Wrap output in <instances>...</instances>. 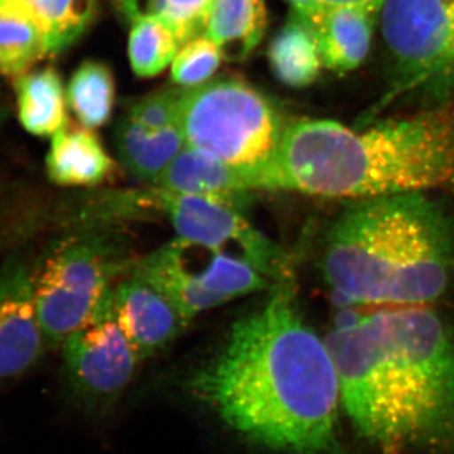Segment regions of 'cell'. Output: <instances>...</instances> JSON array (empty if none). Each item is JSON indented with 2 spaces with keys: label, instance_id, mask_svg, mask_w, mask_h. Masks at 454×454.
<instances>
[{
  "label": "cell",
  "instance_id": "cell-1",
  "mask_svg": "<svg viewBox=\"0 0 454 454\" xmlns=\"http://www.w3.org/2000/svg\"><path fill=\"white\" fill-rule=\"evenodd\" d=\"M187 385L254 444L280 454H345L336 366L325 340L304 322L293 282L236 321Z\"/></svg>",
  "mask_w": 454,
  "mask_h": 454
},
{
  "label": "cell",
  "instance_id": "cell-2",
  "mask_svg": "<svg viewBox=\"0 0 454 454\" xmlns=\"http://www.w3.org/2000/svg\"><path fill=\"white\" fill-rule=\"evenodd\" d=\"M325 345L361 434L385 448L454 450V325L428 306L340 317Z\"/></svg>",
  "mask_w": 454,
  "mask_h": 454
},
{
  "label": "cell",
  "instance_id": "cell-3",
  "mask_svg": "<svg viewBox=\"0 0 454 454\" xmlns=\"http://www.w3.org/2000/svg\"><path fill=\"white\" fill-rule=\"evenodd\" d=\"M264 190L352 201L435 191L454 199V97L365 129L328 119L289 122Z\"/></svg>",
  "mask_w": 454,
  "mask_h": 454
},
{
  "label": "cell",
  "instance_id": "cell-4",
  "mask_svg": "<svg viewBox=\"0 0 454 454\" xmlns=\"http://www.w3.org/2000/svg\"><path fill=\"white\" fill-rule=\"evenodd\" d=\"M319 268L352 306H428L454 283V217L428 193L356 200L325 231Z\"/></svg>",
  "mask_w": 454,
  "mask_h": 454
},
{
  "label": "cell",
  "instance_id": "cell-5",
  "mask_svg": "<svg viewBox=\"0 0 454 454\" xmlns=\"http://www.w3.org/2000/svg\"><path fill=\"white\" fill-rule=\"evenodd\" d=\"M284 127L271 101L240 77L184 92L179 128L186 145L241 170L256 190H264Z\"/></svg>",
  "mask_w": 454,
  "mask_h": 454
},
{
  "label": "cell",
  "instance_id": "cell-6",
  "mask_svg": "<svg viewBox=\"0 0 454 454\" xmlns=\"http://www.w3.org/2000/svg\"><path fill=\"white\" fill-rule=\"evenodd\" d=\"M129 260L100 234L62 241L35 274V301L47 345H62L113 306L112 283Z\"/></svg>",
  "mask_w": 454,
  "mask_h": 454
},
{
  "label": "cell",
  "instance_id": "cell-7",
  "mask_svg": "<svg viewBox=\"0 0 454 454\" xmlns=\"http://www.w3.org/2000/svg\"><path fill=\"white\" fill-rule=\"evenodd\" d=\"M125 205L129 217L158 215L168 220L178 238L188 243L227 254L232 247L236 256L252 262L277 286L292 282L286 254L231 203L154 187L125 191Z\"/></svg>",
  "mask_w": 454,
  "mask_h": 454
},
{
  "label": "cell",
  "instance_id": "cell-8",
  "mask_svg": "<svg viewBox=\"0 0 454 454\" xmlns=\"http://www.w3.org/2000/svg\"><path fill=\"white\" fill-rule=\"evenodd\" d=\"M382 35L399 83L390 98L454 74V0H385Z\"/></svg>",
  "mask_w": 454,
  "mask_h": 454
},
{
  "label": "cell",
  "instance_id": "cell-9",
  "mask_svg": "<svg viewBox=\"0 0 454 454\" xmlns=\"http://www.w3.org/2000/svg\"><path fill=\"white\" fill-rule=\"evenodd\" d=\"M62 346L71 384L90 408L113 404L142 360L116 324L113 307L71 334Z\"/></svg>",
  "mask_w": 454,
  "mask_h": 454
},
{
  "label": "cell",
  "instance_id": "cell-10",
  "mask_svg": "<svg viewBox=\"0 0 454 454\" xmlns=\"http://www.w3.org/2000/svg\"><path fill=\"white\" fill-rule=\"evenodd\" d=\"M35 279L20 258L0 267V385L28 372L47 345L35 309Z\"/></svg>",
  "mask_w": 454,
  "mask_h": 454
},
{
  "label": "cell",
  "instance_id": "cell-11",
  "mask_svg": "<svg viewBox=\"0 0 454 454\" xmlns=\"http://www.w3.org/2000/svg\"><path fill=\"white\" fill-rule=\"evenodd\" d=\"M113 315L140 358L166 348L190 322L164 293L134 271L114 288Z\"/></svg>",
  "mask_w": 454,
  "mask_h": 454
},
{
  "label": "cell",
  "instance_id": "cell-12",
  "mask_svg": "<svg viewBox=\"0 0 454 454\" xmlns=\"http://www.w3.org/2000/svg\"><path fill=\"white\" fill-rule=\"evenodd\" d=\"M154 184L170 192L223 200L243 211L249 192L256 190L252 178L241 170L187 145Z\"/></svg>",
  "mask_w": 454,
  "mask_h": 454
},
{
  "label": "cell",
  "instance_id": "cell-13",
  "mask_svg": "<svg viewBox=\"0 0 454 454\" xmlns=\"http://www.w3.org/2000/svg\"><path fill=\"white\" fill-rule=\"evenodd\" d=\"M46 170L59 186L94 187L115 177L118 167L92 129L67 121L52 137Z\"/></svg>",
  "mask_w": 454,
  "mask_h": 454
},
{
  "label": "cell",
  "instance_id": "cell-14",
  "mask_svg": "<svg viewBox=\"0 0 454 454\" xmlns=\"http://www.w3.org/2000/svg\"><path fill=\"white\" fill-rule=\"evenodd\" d=\"M372 17L340 8L306 18L315 33L322 64L336 73H348L363 64L372 43Z\"/></svg>",
  "mask_w": 454,
  "mask_h": 454
},
{
  "label": "cell",
  "instance_id": "cell-15",
  "mask_svg": "<svg viewBox=\"0 0 454 454\" xmlns=\"http://www.w3.org/2000/svg\"><path fill=\"white\" fill-rule=\"evenodd\" d=\"M267 26L264 0H214L205 35L217 44L223 59L241 62L256 49Z\"/></svg>",
  "mask_w": 454,
  "mask_h": 454
},
{
  "label": "cell",
  "instance_id": "cell-16",
  "mask_svg": "<svg viewBox=\"0 0 454 454\" xmlns=\"http://www.w3.org/2000/svg\"><path fill=\"white\" fill-rule=\"evenodd\" d=\"M50 55L46 33L28 0H0V74L20 76Z\"/></svg>",
  "mask_w": 454,
  "mask_h": 454
},
{
  "label": "cell",
  "instance_id": "cell-17",
  "mask_svg": "<svg viewBox=\"0 0 454 454\" xmlns=\"http://www.w3.org/2000/svg\"><path fill=\"white\" fill-rule=\"evenodd\" d=\"M18 118L32 136L53 137L67 122L64 85L53 67L20 74L14 79Z\"/></svg>",
  "mask_w": 454,
  "mask_h": 454
},
{
  "label": "cell",
  "instance_id": "cell-18",
  "mask_svg": "<svg viewBox=\"0 0 454 454\" xmlns=\"http://www.w3.org/2000/svg\"><path fill=\"white\" fill-rule=\"evenodd\" d=\"M116 146L121 162L143 181L155 184L167 167L186 146L181 128L149 130L128 116L116 129Z\"/></svg>",
  "mask_w": 454,
  "mask_h": 454
},
{
  "label": "cell",
  "instance_id": "cell-19",
  "mask_svg": "<svg viewBox=\"0 0 454 454\" xmlns=\"http://www.w3.org/2000/svg\"><path fill=\"white\" fill-rule=\"evenodd\" d=\"M268 55L277 79L291 88L315 82L324 65L309 20L297 13L277 33Z\"/></svg>",
  "mask_w": 454,
  "mask_h": 454
},
{
  "label": "cell",
  "instance_id": "cell-20",
  "mask_svg": "<svg viewBox=\"0 0 454 454\" xmlns=\"http://www.w3.org/2000/svg\"><path fill=\"white\" fill-rule=\"evenodd\" d=\"M66 97L82 127H103L109 121L115 103L112 70L103 62H83L71 77Z\"/></svg>",
  "mask_w": 454,
  "mask_h": 454
},
{
  "label": "cell",
  "instance_id": "cell-21",
  "mask_svg": "<svg viewBox=\"0 0 454 454\" xmlns=\"http://www.w3.org/2000/svg\"><path fill=\"white\" fill-rule=\"evenodd\" d=\"M32 4L46 33L50 55L79 40L98 12V0H33Z\"/></svg>",
  "mask_w": 454,
  "mask_h": 454
},
{
  "label": "cell",
  "instance_id": "cell-22",
  "mask_svg": "<svg viewBox=\"0 0 454 454\" xmlns=\"http://www.w3.org/2000/svg\"><path fill=\"white\" fill-rule=\"evenodd\" d=\"M179 46L177 35L162 20H137L128 44L134 74L139 77L157 76L175 59Z\"/></svg>",
  "mask_w": 454,
  "mask_h": 454
},
{
  "label": "cell",
  "instance_id": "cell-23",
  "mask_svg": "<svg viewBox=\"0 0 454 454\" xmlns=\"http://www.w3.org/2000/svg\"><path fill=\"white\" fill-rule=\"evenodd\" d=\"M221 59L217 44L207 35H199L184 43L173 59V82L184 89L203 85L216 73Z\"/></svg>",
  "mask_w": 454,
  "mask_h": 454
},
{
  "label": "cell",
  "instance_id": "cell-24",
  "mask_svg": "<svg viewBox=\"0 0 454 454\" xmlns=\"http://www.w3.org/2000/svg\"><path fill=\"white\" fill-rule=\"evenodd\" d=\"M186 89H168L140 98L130 107L129 118L149 130L179 127Z\"/></svg>",
  "mask_w": 454,
  "mask_h": 454
},
{
  "label": "cell",
  "instance_id": "cell-25",
  "mask_svg": "<svg viewBox=\"0 0 454 454\" xmlns=\"http://www.w3.org/2000/svg\"><path fill=\"white\" fill-rule=\"evenodd\" d=\"M168 5L167 25L173 29L181 44L202 35L206 20L214 0H166Z\"/></svg>",
  "mask_w": 454,
  "mask_h": 454
},
{
  "label": "cell",
  "instance_id": "cell-26",
  "mask_svg": "<svg viewBox=\"0 0 454 454\" xmlns=\"http://www.w3.org/2000/svg\"><path fill=\"white\" fill-rule=\"evenodd\" d=\"M384 3L385 0H316V12L343 8L355 9L375 16L384 7Z\"/></svg>",
  "mask_w": 454,
  "mask_h": 454
},
{
  "label": "cell",
  "instance_id": "cell-27",
  "mask_svg": "<svg viewBox=\"0 0 454 454\" xmlns=\"http://www.w3.org/2000/svg\"><path fill=\"white\" fill-rule=\"evenodd\" d=\"M294 8V13L303 18H309L316 12V0H286Z\"/></svg>",
  "mask_w": 454,
  "mask_h": 454
},
{
  "label": "cell",
  "instance_id": "cell-28",
  "mask_svg": "<svg viewBox=\"0 0 454 454\" xmlns=\"http://www.w3.org/2000/svg\"><path fill=\"white\" fill-rule=\"evenodd\" d=\"M28 2H31V3H32V2H33V0H28Z\"/></svg>",
  "mask_w": 454,
  "mask_h": 454
}]
</instances>
